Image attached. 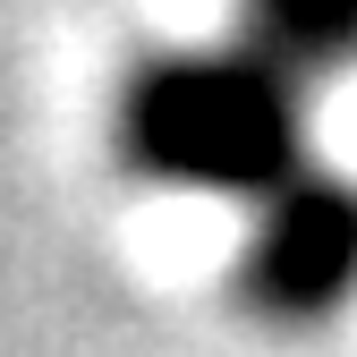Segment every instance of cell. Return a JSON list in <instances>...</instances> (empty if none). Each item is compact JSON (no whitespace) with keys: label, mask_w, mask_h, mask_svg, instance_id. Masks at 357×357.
<instances>
[{"label":"cell","mask_w":357,"mask_h":357,"mask_svg":"<svg viewBox=\"0 0 357 357\" xmlns=\"http://www.w3.org/2000/svg\"><path fill=\"white\" fill-rule=\"evenodd\" d=\"M137 153L204 188L289 178V85L264 60H188L137 94Z\"/></svg>","instance_id":"cell-1"},{"label":"cell","mask_w":357,"mask_h":357,"mask_svg":"<svg viewBox=\"0 0 357 357\" xmlns=\"http://www.w3.org/2000/svg\"><path fill=\"white\" fill-rule=\"evenodd\" d=\"M357 281V196L332 178H289L247 247V298L273 315H324Z\"/></svg>","instance_id":"cell-2"},{"label":"cell","mask_w":357,"mask_h":357,"mask_svg":"<svg viewBox=\"0 0 357 357\" xmlns=\"http://www.w3.org/2000/svg\"><path fill=\"white\" fill-rule=\"evenodd\" d=\"M264 34L281 43V60H340L357 43V0H255Z\"/></svg>","instance_id":"cell-3"}]
</instances>
